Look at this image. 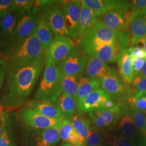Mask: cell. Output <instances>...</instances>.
Wrapping results in <instances>:
<instances>
[{
    "mask_svg": "<svg viewBox=\"0 0 146 146\" xmlns=\"http://www.w3.org/2000/svg\"><path fill=\"white\" fill-rule=\"evenodd\" d=\"M134 61V72L135 75L137 76L140 73L145 62V60L142 58H133Z\"/></svg>",
    "mask_w": 146,
    "mask_h": 146,
    "instance_id": "obj_42",
    "label": "cell"
},
{
    "mask_svg": "<svg viewBox=\"0 0 146 146\" xmlns=\"http://www.w3.org/2000/svg\"><path fill=\"white\" fill-rule=\"evenodd\" d=\"M137 76H139L142 78H146V59L145 60L144 64L141 69L140 73H139V74Z\"/></svg>",
    "mask_w": 146,
    "mask_h": 146,
    "instance_id": "obj_44",
    "label": "cell"
},
{
    "mask_svg": "<svg viewBox=\"0 0 146 146\" xmlns=\"http://www.w3.org/2000/svg\"><path fill=\"white\" fill-rule=\"evenodd\" d=\"M128 31L131 37V46L136 45L146 37V19L140 13H131L129 16Z\"/></svg>",
    "mask_w": 146,
    "mask_h": 146,
    "instance_id": "obj_19",
    "label": "cell"
},
{
    "mask_svg": "<svg viewBox=\"0 0 146 146\" xmlns=\"http://www.w3.org/2000/svg\"><path fill=\"white\" fill-rule=\"evenodd\" d=\"M131 42L129 31L120 32L115 43L94 45L82 50L88 58H97L105 63L115 62L127 52L131 46Z\"/></svg>",
    "mask_w": 146,
    "mask_h": 146,
    "instance_id": "obj_3",
    "label": "cell"
},
{
    "mask_svg": "<svg viewBox=\"0 0 146 146\" xmlns=\"http://www.w3.org/2000/svg\"><path fill=\"white\" fill-rule=\"evenodd\" d=\"M100 88V84L99 80L91 78L87 76H81L78 82L77 97L75 100L76 106L89 94Z\"/></svg>",
    "mask_w": 146,
    "mask_h": 146,
    "instance_id": "obj_26",
    "label": "cell"
},
{
    "mask_svg": "<svg viewBox=\"0 0 146 146\" xmlns=\"http://www.w3.org/2000/svg\"><path fill=\"white\" fill-rule=\"evenodd\" d=\"M116 104L101 88L98 89L89 94L76 106V111L80 113H89L99 110L110 109Z\"/></svg>",
    "mask_w": 146,
    "mask_h": 146,
    "instance_id": "obj_12",
    "label": "cell"
},
{
    "mask_svg": "<svg viewBox=\"0 0 146 146\" xmlns=\"http://www.w3.org/2000/svg\"><path fill=\"white\" fill-rule=\"evenodd\" d=\"M100 88L116 104L126 102L131 98L129 86L123 82L119 73L114 68L100 80Z\"/></svg>",
    "mask_w": 146,
    "mask_h": 146,
    "instance_id": "obj_5",
    "label": "cell"
},
{
    "mask_svg": "<svg viewBox=\"0 0 146 146\" xmlns=\"http://www.w3.org/2000/svg\"><path fill=\"white\" fill-rule=\"evenodd\" d=\"M36 2V6L42 8L43 15L55 37L69 38L61 8L55 5L54 1H38Z\"/></svg>",
    "mask_w": 146,
    "mask_h": 146,
    "instance_id": "obj_6",
    "label": "cell"
},
{
    "mask_svg": "<svg viewBox=\"0 0 146 146\" xmlns=\"http://www.w3.org/2000/svg\"><path fill=\"white\" fill-rule=\"evenodd\" d=\"M82 114L76 111L72 122L76 131L86 142L92 125V122L89 118L82 116Z\"/></svg>",
    "mask_w": 146,
    "mask_h": 146,
    "instance_id": "obj_30",
    "label": "cell"
},
{
    "mask_svg": "<svg viewBox=\"0 0 146 146\" xmlns=\"http://www.w3.org/2000/svg\"><path fill=\"white\" fill-rule=\"evenodd\" d=\"M74 46L69 38L55 37L46 50L44 62L58 64L68 56Z\"/></svg>",
    "mask_w": 146,
    "mask_h": 146,
    "instance_id": "obj_15",
    "label": "cell"
},
{
    "mask_svg": "<svg viewBox=\"0 0 146 146\" xmlns=\"http://www.w3.org/2000/svg\"><path fill=\"white\" fill-rule=\"evenodd\" d=\"M56 106L63 118L72 121L76 112V104L72 96L63 93L56 101Z\"/></svg>",
    "mask_w": 146,
    "mask_h": 146,
    "instance_id": "obj_27",
    "label": "cell"
},
{
    "mask_svg": "<svg viewBox=\"0 0 146 146\" xmlns=\"http://www.w3.org/2000/svg\"><path fill=\"white\" fill-rule=\"evenodd\" d=\"M44 63L45 67L34 100L54 103L63 93L62 75L56 65L52 63Z\"/></svg>",
    "mask_w": 146,
    "mask_h": 146,
    "instance_id": "obj_2",
    "label": "cell"
},
{
    "mask_svg": "<svg viewBox=\"0 0 146 146\" xmlns=\"http://www.w3.org/2000/svg\"><path fill=\"white\" fill-rule=\"evenodd\" d=\"M113 68L97 58H88L87 63L85 69L87 76L91 78H96L100 80L105 76L110 73Z\"/></svg>",
    "mask_w": 146,
    "mask_h": 146,
    "instance_id": "obj_22",
    "label": "cell"
},
{
    "mask_svg": "<svg viewBox=\"0 0 146 146\" xmlns=\"http://www.w3.org/2000/svg\"><path fill=\"white\" fill-rule=\"evenodd\" d=\"M140 13L146 19V8L143 11H142L141 12H140Z\"/></svg>",
    "mask_w": 146,
    "mask_h": 146,
    "instance_id": "obj_46",
    "label": "cell"
},
{
    "mask_svg": "<svg viewBox=\"0 0 146 146\" xmlns=\"http://www.w3.org/2000/svg\"><path fill=\"white\" fill-rule=\"evenodd\" d=\"M122 104H116L113 107L107 110H99L89 113L92 123L103 131H109L116 127L122 109Z\"/></svg>",
    "mask_w": 146,
    "mask_h": 146,
    "instance_id": "obj_13",
    "label": "cell"
},
{
    "mask_svg": "<svg viewBox=\"0 0 146 146\" xmlns=\"http://www.w3.org/2000/svg\"><path fill=\"white\" fill-rule=\"evenodd\" d=\"M101 14V13L94 11L82 3L81 4L78 42L95 24Z\"/></svg>",
    "mask_w": 146,
    "mask_h": 146,
    "instance_id": "obj_20",
    "label": "cell"
},
{
    "mask_svg": "<svg viewBox=\"0 0 146 146\" xmlns=\"http://www.w3.org/2000/svg\"><path fill=\"white\" fill-rule=\"evenodd\" d=\"M12 0H0V18L11 12Z\"/></svg>",
    "mask_w": 146,
    "mask_h": 146,
    "instance_id": "obj_41",
    "label": "cell"
},
{
    "mask_svg": "<svg viewBox=\"0 0 146 146\" xmlns=\"http://www.w3.org/2000/svg\"><path fill=\"white\" fill-rule=\"evenodd\" d=\"M33 0H14L11 7V11H23L31 10L35 4Z\"/></svg>",
    "mask_w": 146,
    "mask_h": 146,
    "instance_id": "obj_35",
    "label": "cell"
},
{
    "mask_svg": "<svg viewBox=\"0 0 146 146\" xmlns=\"http://www.w3.org/2000/svg\"></svg>",
    "mask_w": 146,
    "mask_h": 146,
    "instance_id": "obj_48",
    "label": "cell"
},
{
    "mask_svg": "<svg viewBox=\"0 0 146 146\" xmlns=\"http://www.w3.org/2000/svg\"><path fill=\"white\" fill-rule=\"evenodd\" d=\"M17 13V20L13 50L35 33L40 9L35 5L29 11Z\"/></svg>",
    "mask_w": 146,
    "mask_h": 146,
    "instance_id": "obj_7",
    "label": "cell"
},
{
    "mask_svg": "<svg viewBox=\"0 0 146 146\" xmlns=\"http://www.w3.org/2000/svg\"><path fill=\"white\" fill-rule=\"evenodd\" d=\"M19 116L25 125L36 130H44L50 128H60L66 120L64 119L47 117L37 113L28 107L20 110Z\"/></svg>",
    "mask_w": 146,
    "mask_h": 146,
    "instance_id": "obj_11",
    "label": "cell"
},
{
    "mask_svg": "<svg viewBox=\"0 0 146 146\" xmlns=\"http://www.w3.org/2000/svg\"><path fill=\"white\" fill-rule=\"evenodd\" d=\"M146 8V0H134L131 1L130 11L140 13Z\"/></svg>",
    "mask_w": 146,
    "mask_h": 146,
    "instance_id": "obj_40",
    "label": "cell"
},
{
    "mask_svg": "<svg viewBox=\"0 0 146 146\" xmlns=\"http://www.w3.org/2000/svg\"><path fill=\"white\" fill-rule=\"evenodd\" d=\"M127 52H128L133 58L146 59V52L143 47L139 46H131L128 48Z\"/></svg>",
    "mask_w": 146,
    "mask_h": 146,
    "instance_id": "obj_38",
    "label": "cell"
},
{
    "mask_svg": "<svg viewBox=\"0 0 146 146\" xmlns=\"http://www.w3.org/2000/svg\"><path fill=\"white\" fill-rule=\"evenodd\" d=\"M7 113L0 109V136L4 130L5 126V118Z\"/></svg>",
    "mask_w": 146,
    "mask_h": 146,
    "instance_id": "obj_43",
    "label": "cell"
},
{
    "mask_svg": "<svg viewBox=\"0 0 146 146\" xmlns=\"http://www.w3.org/2000/svg\"><path fill=\"white\" fill-rule=\"evenodd\" d=\"M61 7L69 38L78 42L81 1H64Z\"/></svg>",
    "mask_w": 146,
    "mask_h": 146,
    "instance_id": "obj_14",
    "label": "cell"
},
{
    "mask_svg": "<svg viewBox=\"0 0 146 146\" xmlns=\"http://www.w3.org/2000/svg\"><path fill=\"white\" fill-rule=\"evenodd\" d=\"M43 58L29 62L8 64L5 86L0 95L3 107L19 106L26 102L44 67Z\"/></svg>",
    "mask_w": 146,
    "mask_h": 146,
    "instance_id": "obj_1",
    "label": "cell"
},
{
    "mask_svg": "<svg viewBox=\"0 0 146 146\" xmlns=\"http://www.w3.org/2000/svg\"><path fill=\"white\" fill-rule=\"evenodd\" d=\"M140 42L142 43L143 46V48H144V49L145 50V51L146 52V37H145V38H143V39H142V40H141V41H140L137 44H138V43H140Z\"/></svg>",
    "mask_w": 146,
    "mask_h": 146,
    "instance_id": "obj_45",
    "label": "cell"
},
{
    "mask_svg": "<svg viewBox=\"0 0 146 146\" xmlns=\"http://www.w3.org/2000/svg\"><path fill=\"white\" fill-rule=\"evenodd\" d=\"M82 75L78 76H63L62 80L63 93L76 99L79 80Z\"/></svg>",
    "mask_w": 146,
    "mask_h": 146,
    "instance_id": "obj_31",
    "label": "cell"
},
{
    "mask_svg": "<svg viewBox=\"0 0 146 146\" xmlns=\"http://www.w3.org/2000/svg\"><path fill=\"white\" fill-rule=\"evenodd\" d=\"M87 57L78 47L74 46L68 56L58 64L63 76L81 75L86 69Z\"/></svg>",
    "mask_w": 146,
    "mask_h": 146,
    "instance_id": "obj_10",
    "label": "cell"
},
{
    "mask_svg": "<svg viewBox=\"0 0 146 146\" xmlns=\"http://www.w3.org/2000/svg\"><path fill=\"white\" fill-rule=\"evenodd\" d=\"M60 146H73L72 145H70V144H69V143H63L62 145H61Z\"/></svg>",
    "mask_w": 146,
    "mask_h": 146,
    "instance_id": "obj_47",
    "label": "cell"
},
{
    "mask_svg": "<svg viewBox=\"0 0 146 146\" xmlns=\"http://www.w3.org/2000/svg\"><path fill=\"white\" fill-rule=\"evenodd\" d=\"M61 139L73 146H85L86 142L75 129L72 121L66 120L60 128Z\"/></svg>",
    "mask_w": 146,
    "mask_h": 146,
    "instance_id": "obj_24",
    "label": "cell"
},
{
    "mask_svg": "<svg viewBox=\"0 0 146 146\" xmlns=\"http://www.w3.org/2000/svg\"><path fill=\"white\" fill-rule=\"evenodd\" d=\"M105 132L96 128L92 123L86 141L85 146H100L104 140Z\"/></svg>",
    "mask_w": 146,
    "mask_h": 146,
    "instance_id": "obj_33",
    "label": "cell"
},
{
    "mask_svg": "<svg viewBox=\"0 0 146 146\" xmlns=\"http://www.w3.org/2000/svg\"><path fill=\"white\" fill-rule=\"evenodd\" d=\"M81 3L89 8L105 13L111 11H121L131 12V1L122 0H83Z\"/></svg>",
    "mask_w": 146,
    "mask_h": 146,
    "instance_id": "obj_18",
    "label": "cell"
},
{
    "mask_svg": "<svg viewBox=\"0 0 146 146\" xmlns=\"http://www.w3.org/2000/svg\"><path fill=\"white\" fill-rule=\"evenodd\" d=\"M17 13L11 11L0 18V52L8 58L14 49Z\"/></svg>",
    "mask_w": 146,
    "mask_h": 146,
    "instance_id": "obj_8",
    "label": "cell"
},
{
    "mask_svg": "<svg viewBox=\"0 0 146 146\" xmlns=\"http://www.w3.org/2000/svg\"><path fill=\"white\" fill-rule=\"evenodd\" d=\"M131 107L138 136V146H146V115L145 113Z\"/></svg>",
    "mask_w": 146,
    "mask_h": 146,
    "instance_id": "obj_29",
    "label": "cell"
},
{
    "mask_svg": "<svg viewBox=\"0 0 146 146\" xmlns=\"http://www.w3.org/2000/svg\"><path fill=\"white\" fill-rule=\"evenodd\" d=\"M120 33L111 30L98 20L79 42L78 45L83 49L94 45L115 43L118 40Z\"/></svg>",
    "mask_w": 146,
    "mask_h": 146,
    "instance_id": "obj_9",
    "label": "cell"
},
{
    "mask_svg": "<svg viewBox=\"0 0 146 146\" xmlns=\"http://www.w3.org/2000/svg\"><path fill=\"white\" fill-rule=\"evenodd\" d=\"M27 106L40 115L51 119H63L56 105L54 103L38 100H32L27 103Z\"/></svg>",
    "mask_w": 146,
    "mask_h": 146,
    "instance_id": "obj_21",
    "label": "cell"
},
{
    "mask_svg": "<svg viewBox=\"0 0 146 146\" xmlns=\"http://www.w3.org/2000/svg\"><path fill=\"white\" fill-rule=\"evenodd\" d=\"M35 33L37 38L41 43L44 50L46 51L54 38L52 31L42 12H40L38 16Z\"/></svg>",
    "mask_w": 146,
    "mask_h": 146,
    "instance_id": "obj_23",
    "label": "cell"
},
{
    "mask_svg": "<svg viewBox=\"0 0 146 146\" xmlns=\"http://www.w3.org/2000/svg\"><path fill=\"white\" fill-rule=\"evenodd\" d=\"M119 74L123 82L130 86L135 77L134 72L133 58L128 52H125L117 61Z\"/></svg>",
    "mask_w": 146,
    "mask_h": 146,
    "instance_id": "obj_25",
    "label": "cell"
},
{
    "mask_svg": "<svg viewBox=\"0 0 146 146\" xmlns=\"http://www.w3.org/2000/svg\"><path fill=\"white\" fill-rule=\"evenodd\" d=\"M116 127L120 134L130 140L137 146V131L129 105L126 102L122 104L120 117Z\"/></svg>",
    "mask_w": 146,
    "mask_h": 146,
    "instance_id": "obj_16",
    "label": "cell"
},
{
    "mask_svg": "<svg viewBox=\"0 0 146 146\" xmlns=\"http://www.w3.org/2000/svg\"><path fill=\"white\" fill-rule=\"evenodd\" d=\"M127 103L131 107H134L143 113H146V94L136 99H129Z\"/></svg>",
    "mask_w": 146,
    "mask_h": 146,
    "instance_id": "obj_36",
    "label": "cell"
},
{
    "mask_svg": "<svg viewBox=\"0 0 146 146\" xmlns=\"http://www.w3.org/2000/svg\"><path fill=\"white\" fill-rule=\"evenodd\" d=\"M8 62L5 57H0V90L5 84L7 73Z\"/></svg>",
    "mask_w": 146,
    "mask_h": 146,
    "instance_id": "obj_39",
    "label": "cell"
},
{
    "mask_svg": "<svg viewBox=\"0 0 146 146\" xmlns=\"http://www.w3.org/2000/svg\"><path fill=\"white\" fill-rule=\"evenodd\" d=\"M0 146H14L11 128V122L8 114L5 118L4 130L0 136Z\"/></svg>",
    "mask_w": 146,
    "mask_h": 146,
    "instance_id": "obj_34",
    "label": "cell"
},
{
    "mask_svg": "<svg viewBox=\"0 0 146 146\" xmlns=\"http://www.w3.org/2000/svg\"><path fill=\"white\" fill-rule=\"evenodd\" d=\"M39 132L36 139V146H55L60 141L58 128H50Z\"/></svg>",
    "mask_w": 146,
    "mask_h": 146,
    "instance_id": "obj_28",
    "label": "cell"
},
{
    "mask_svg": "<svg viewBox=\"0 0 146 146\" xmlns=\"http://www.w3.org/2000/svg\"><path fill=\"white\" fill-rule=\"evenodd\" d=\"M43 51L42 44L34 33L11 52L8 64H19L41 59Z\"/></svg>",
    "mask_w": 146,
    "mask_h": 146,
    "instance_id": "obj_4",
    "label": "cell"
},
{
    "mask_svg": "<svg viewBox=\"0 0 146 146\" xmlns=\"http://www.w3.org/2000/svg\"><path fill=\"white\" fill-rule=\"evenodd\" d=\"M130 99H136L146 94V78L136 76L129 86Z\"/></svg>",
    "mask_w": 146,
    "mask_h": 146,
    "instance_id": "obj_32",
    "label": "cell"
},
{
    "mask_svg": "<svg viewBox=\"0 0 146 146\" xmlns=\"http://www.w3.org/2000/svg\"><path fill=\"white\" fill-rule=\"evenodd\" d=\"M110 142L111 146H135L130 140L121 134L114 136Z\"/></svg>",
    "mask_w": 146,
    "mask_h": 146,
    "instance_id": "obj_37",
    "label": "cell"
},
{
    "mask_svg": "<svg viewBox=\"0 0 146 146\" xmlns=\"http://www.w3.org/2000/svg\"><path fill=\"white\" fill-rule=\"evenodd\" d=\"M131 12L111 11L102 14L99 19L105 26L117 32L128 31V21Z\"/></svg>",
    "mask_w": 146,
    "mask_h": 146,
    "instance_id": "obj_17",
    "label": "cell"
}]
</instances>
